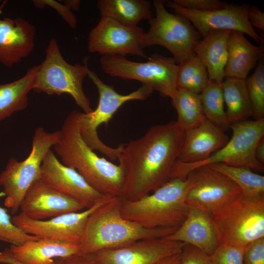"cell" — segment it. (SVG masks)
Wrapping results in <instances>:
<instances>
[{
  "label": "cell",
  "mask_w": 264,
  "mask_h": 264,
  "mask_svg": "<svg viewBox=\"0 0 264 264\" xmlns=\"http://www.w3.org/2000/svg\"><path fill=\"white\" fill-rule=\"evenodd\" d=\"M185 136V131L172 121L154 126L140 137L122 144L117 158L123 176L121 198L136 200L167 182Z\"/></svg>",
  "instance_id": "cell-1"
},
{
  "label": "cell",
  "mask_w": 264,
  "mask_h": 264,
  "mask_svg": "<svg viewBox=\"0 0 264 264\" xmlns=\"http://www.w3.org/2000/svg\"><path fill=\"white\" fill-rule=\"evenodd\" d=\"M82 113L72 111L65 119L54 150L64 165L75 170L96 191L121 198L122 170L119 165L98 156L83 140L80 132Z\"/></svg>",
  "instance_id": "cell-2"
},
{
  "label": "cell",
  "mask_w": 264,
  "mask_h": 264,
  "mask_svg": "<svg viewBox=\"0 0 264 264\" xmlns=\"http://www.w3.org/2000/svg\"><path fill=\"white\" fill-rule=\"evenodd\" d=\"M122 198L111 197L88 216L80 244V253L88 254L138 240L166 237L178 228H146L124 218Z\"/></svg>",
  "instance_id": "cell-3"
},
{
  "label": "cell",
  "mask_w": 264,
  "mask_h": 264,
  "mask_svg": "<svg viewBox=\"0 0 264 264\" xmlns=\"http://www.w3.org/2000/svg\"><path fill=\"white\" fill-rule=\"evenodd\" d=\"M192 182L189 173L169 179L152 194L134 200L122 198L121 214L146 228H178L189 212L185 197Z\"/></svg>",
  "instance_id": "cell-4"
},
{
  "label": "cell",
  "mask_w": 264,
  "mask_h": 264,
  "mask_svg": "<svg viewBox=\"0 0 264 264\" xmlns=\"http://www.w3.org/2000/svg\"><path fill=\"white\" fill-rule=\"evenodd\" d=\"M88 58L83 65L67 63L62 56L55 38L49 42L45 49V58L38 65L33 90L48 95H70L83 112L93 111L89 99L85 94L83 82L89 68Z\"/></svg>",
  "instance_id": "cell-5"
},
{
  "label": "cell",
  "mask_w": 264,
  "mask_h": 264,
  "mask_svg": "<svg viewBox=\"0 0 264 264\" xmlns=\"http://www.w3.org/2000/svg\"><path fill=\"white\" fill-rule=\"evenodd\" d=\"M230 128L233 131L232 136L223 147L201 162L186 163L177 159L172 168L170 179L185 177L198 167L217 163L263 172L264 164L256 158L255 150L264 137V118L243 120L231 124Z\"/></svg>",
  "instance_id": "cell-6"
},
{
  "label": "cell",
  "mask_w": 264,
  "mask_h": 264,
  "mask_svg": "<svg viewBox=\"0 0 264 264\" xmlns=\"http://www.w3.org/2000/svg\"><path fill=\"white\" fill-rule=\"evenodd\" d=\"M60 130L49 132L42 127L36 129L32 140L31 151L26 158L19 161L9 159L0 173V187L6 197L4 204L12 214L20 209L23 198L32 183L40 178L41 167L47 153L59 141Z\"/></svg>",
  "instance_id": "cell-7"
},
{
  "label": "cell",
  "mask_w": 264,
  "mask_h": 264,
  "mask_svg": "<svg viewBox=\"0 0 264 264\" xmlns=\"http://www.w3.org/2000/svg\"><path fill=\"white\" fill-rule=\"evenodd\" d=\"M220 244L246 248L264 238V198L242 195L211 215Z\"/></svg>",
  "instance_id": "cell-8"
},
{
  "label": "cell",
  "mask_w": 264,
  "mask_h": 264,
  "mask_svg": "<svg viewBox=\"0 0 264 264\" xmlns=\"http://www.w3.org/2000/svg\"><path fill=\"white\" fill-rule=\"evenodd\" d=\"M87 76L96 87L99 93V102L95 110L88 113L82 112L80 123V132L85 142L93 151L97 150L110 159H117L122 145L117 148L109 147L98 137L97 129L102 124H108L114 114L125 103L131 100H143L153 92L149 86L143 85L136 90L123 95L117 92L113 86L104 83L96 72L90 70Z\"/></svg>",
  "instance_id": "cell-9"
},
{
  "label": "cell",
  "mask_w": 264,
  "mask_h": 264,
  "mask_svg": "<svg viewBox=\"0 0 264 264\" xmlns=\"http://www.w3.org/2000/svg\"><path fill=\"white\" fill-rule=\"evenodd\" d=\"M147 59V62L139 63L123 56L105 55L100 58V65L111 77L140 81L161 96L171 98L177 89L178 65L173 58L157 53Z\"/></svg>",
  "instance_id": "cell-10"
},
{
  "label": "cell",
  "mask_w": 264,
  "mask_h": 264,
  "mask_svg": "<svg viewBox=\"0 0 264 264\" xmlns=\"http://www.w3.org/2000/svg\"><path fill=\"white\" fill-rule=\"evenodd\" d=\"M165 1H153L156 15L148 21L150 28L145 33L143 46L144 49L154 45L164 46L179 65L195 56L194 50L201 36L184 17L169 13L164 6Z\"/></svg>",
  "instance_id": "cell-11"
},
{
  "label": "cell",
  "mask_w": 264,
  "mask_h": 264,
  "mask_svg": "<svg viewBox=\"0 0 264 264\" xmlns=\"http://www.w3.org/2000/svg\"><path fill=\"white\" fill-rule=\"evenodd\" d=\"M190 173L192 182L185 197L189 208L211 216L242 194L235 182L209 165L198 167Z\"/></svg>",
  "instance_id": "cell-12"
},
{
  "label": "cell",
  "mask_w": 264,
  "mask_h": 264,
  "mask_svg": "<svg viewBox=\"0 0 264 264\" xmlns=\"http://www.w3.org/2000/svg\"><path fill=\"white\" fill-rule=\"evenodd\" d=\"M145 33L137 25L127 26L111 18L101 16L88 34V50L102 55L131 54L148 58L143 46Z\"/></svg>",
  "instance_id": "cell-13"
},
{
  "label": "cell",
  "mask_w": 264,
  "mask_h": 264,
  "mask_svg": "<svg viewBox=\"0 0 264 264\" xmlns=\"http://www.w3.org/2000/svg\"><path fill=\"white\" fill-rule=\"evenodd\" d=\"M112 196L81 211L63 214L45 220L30 219L23 213L14 215L12 222L25 233L39 239L80 244L86 221L90 214Z\"/></svg>",
  "instance_id": "cell-14"
},
{
  "label": "cell",
  "mask_w": 264,
  "mask_h": 264,
  "mask_svg": "<svg viewBox=\"0 0 264 264\" xmlns=\"http://www.w3.org/2000/svg\"><path fill=\"white\" fill-rule=\"evenodd\" d=\"M176 14L180 15L192 24L203 38L215 30L238 31L246 34L258 43L262 39L250 25L247 18L249 6L227 4L220 9L210 11H198L185 8L173 1L166 2Z\"/></svg>",
  "instance_id": "cell-15"
},
{
  "label": "cell",
  "mask_w": 264,
  "mask_h": 264,
  "mask_svg": "<svg viewBox=\"0 0 264 264\" xmlns=\"http://www.w3.org/2000/svg\"><path fill=\"white\" fill-rule=\"evenodd\" d=\"M185 243L165 237L143 239L86 254L93 264H157L181 252Z\"/></svg>",
  "instance_id": "cell-16"
},
{
  "label": "cell",
  "mask_w": 264,
  "mask_h": 264,
  "mask_svg": "<svg viewBox=\"0 0 264 264\" xmlns=\"http://www.w3.org/2000/svg\"><path fill=\"white\" fill-rule=\"evenodd\" d=\"M40 178L49 187L76 200L85 209L110 196L96 191L75 170L61 163L51 149L43 160Z\"/></svg>",
  "instance_id": "cell-17"
},
{
  "label": "cell",
  "mask_w": 264,
  "mask_h": 264,
  "mask_svg": "<svg viewBox=\"0 0 264 264\" xmlns=\"http://www.w3.org/2000/svg\"><path fill=\"white\" fill-rule=\"evenodd\" d=\"M20 209L30 219L45 220L85 208L76 200L49 187L39 178L27 190Z\"/></svg>",
  "instance_id": "cell-18"
},
{
  "label": "cell",
  "mask_w": 264,
  "mask_h": 264,
  "mask_svg": "<svg viewBox=\"0 0 264 264\" xmlns=\"http://www.w3.org/2000/svg\"><path fill=\"white\" fill-rule=\"evenodd\" d=\"M35 31L23 18H0V64L10 67L27 57L35 46Z\"/></svg>",
  "instance_id": "cell-19"
},
{
  "label": "cell",
  "mask_w": 264,
  "mask_h": 264,
  "mask_svg": "<svg viewBox=\"0 0 264 264\" xmlns=\"http://www.w3.org/2000/svg\"><path fill=\"white\" fill-rule=\"evenodd\" d=\"M80 253L79 244L40 239L21 245L11 244L0 252V263L13 261L22 264H56L55 259Z\"/></svg>",
  "instance_id": "cell-20"
},
{
  "label": "cell",
  "mask_w": 264,
  "mask_h": 264,
  "mask_svg": "<svg viewBox=\"0 0 264 264\" xmlns=\"http://www.w3.org/2000/svg\"><path fill=\"white\" fill-rule=\"evenodd\" d=\"M229 140L222 129L205 117L198 125L185 131L177 159L186 163L202 161L223 147Z\"/></svg>",
  "instance_id": "cell-21"
},
{
  "label": "cell",
  "mask_w": 264,
  "mask_h": 264,
  "mask_svg": "<svg viewBox=\"0 0 264 264\" xmlns=\"http://www.w3.org/2000/svg\"><path fill=\"white\" fill-rule=\"evenodd\" d=\"M165 238L190 244L209 255L220 244L211 216L195 208H189L183 223L173 233Z\"/></svg>",
  "instance_id": "cell-22"
},
{
  "label": "cell",
  "mask_w": 264,
  "mask_h": 264,
  "mask_svg": "<svg viewBox=\"0 0 264 264\" xmlns=\"http://www.w3.org/2000/svg\"><path fill=\"white\" fill-rule=\"evenodd\" d=\"M263 54V46L254 45L241 32L231 31L228 40L224 78L246 79L250 70L262 59Z\"/></svg>",
  "instance_id": "cell-23"
},
{
  "label": "cell",
  "mask_w": 264,
  "mask_h": 264,
  "mask_svg": "<svg viewBox=\"0 0 264 264\" xmlns=\"http://www.w3.org/2000/svg\"><path fill=\"white\" fill-rule=\"evenodd\" d=\"M230 30L210 31L196 45L194 52L206 67L209 80L222 83L228 56Z\"/></svg>",
  "instance_id": "cell-24"
},
{
  "label": "cell",
  "mask_w": 264,
  "mask_h": 264,
  "mask_svg": "<svg viewBox=\"0 0 264 264\" xmlns=\"http://www.w3.org/2000/svg\"><path fill=\"white\" fill-rule=\"evenodd\" d=\"M38 68V65L34 66L21 78L0 84V121L27 107V95L33 88Z\"/></svg>",
  "instance_id": "cell-25"
},
{
  "label": "cell",
  "mask_w": 264,
  "mask_h": 264,
  "mask_svg": "<svg viewBox=\"0 0 264 264\" xmlns=\"http://www.w3.org/2000/svg\"><path fill=\"white\" fill-rule=\"evenodd\" d=\"M97 6L101 16L127 26H136L141 20L153 17L150 3L145 0H99Z\"/></svg>",
  "instance_id": "cell-26"
},
{
  "label": "cell",
  "mask_w": 264,
  "mask_h": 264,
  "mask_svg": "<svg viewBox=\"0 0 264 264\" xmlns=\"http://www.w3.org/2000/svg\"><path fill=\"white\" fill-rule=\"evenodd\" d=\"M222 89L227 120L230 124L246 120L253 115L245 79L226 78Z\"/></svg>",
  "instance_id": "cell-27"
},
{
  "label": "cell",
  "mask_w": 264,
  "mask_h": 264,
  "mask_svg": "<svg viewBox=\"0 0 264 264\" xmlns=\"http://www.w3.org/2000/svg\"><path fill=\"white\" fill-rule=\"evenodd\" d=\"M224 175L241 188L244 198L258 199L264 198V176L244 166H233L217 163L207 165Z\"/></svg>",
  "instance_id": "cell-28"
},
{
  "label": "cell",
  "mask_w": 264,
  "mask_h": 264,
  "mask_svg": "<svg viewBox=\"0 0 264 264\" xmlns=\"http://www.w3.org/2000/svg\"><path fill=\"white\" fill-rule=\"evenodd\" d=\"M171 99L178 115L176 122L184 131L196 126L205 117L200 94L177 88Z\"/></svg>",
  "instance_id": "cell-29"
},
{
  "label": "cell",
  "mask_w": 264,
  "mask_h": 264,
  "mask_svg": "<svg viewBox=\"0 0 264 264\" xmlns=\"http://www.w3.org/2000/svg\"><path fill=\"white\" fill-rule=\"evenodd\" d=\"M221 84L209 80L199 94L205 117L223 131L230 128V124L224 110Z\"/></svg>",
  "instance_id": "cell-30"
},
{
  "label": "cell",
  "mask_w": 264,
  "mask_h": 264,
  "mask_svg": "<svg viewBox=\"0 0 264 264\" xmlns=\"http://www.w3.org/2000/svg\"><path fill=\"white\" fill-rule=\"evenodd\" d=\"M208 80L206 66L196 55L178 65L176 78L177 88L199 94Z\"/></svg>",
  "instance_id": "cell-31"
},
{
  "label": "cell",
  "mask_w": 264,
  "mask_h": 264,
  "mask_svg": "<svg viewBox=\"0 0 264 264\" xmlns=\"http://www.w3.org/2000/svg\"><path fill=\"white\" fill-rule=\"evenodd\" d=\"M255 120L264 118V65L262 59L254 72L245 79Z\"/></svg>",
  "instance_id": "cell-32"
},
{
  "label": "cell",
  "mask_w": 264,
  "mask_h": 264,
  "mask_svg": "<svg viewBox=\"0 0 264 264\" xmlns=\"http://www.w3.org/2000/svg\"><path fill=\"white\" fill-rule=\"evenodd\" d=\"M40 239L25 233L11 220L7 210L0 206V240L11 244L21 245L30 241Z\"/></svg>",
  "instance_id": "cell-33"
},
{
  "label": "cell",
  "mask_w": 264,
  "mask_h": 264,
  "mask_svg": "<svg viewBox=\"0 0 264 264\" xmlns=\"http://www.w3.org/2000/svg\"><path fill=\"white\" fill-rule=\"evenodd\" d=\"M245 248L219 244L210 258L214 264H243Z\"/></svg>",
  "instance_id": "cell-34"
},
{
  "label": "cell",
  "mask_w": 264,
  "mask_h": 264,
  "mask_svg": "<svg viewBox=\"0 0 264 264\" xmlns=\"http://www.w3.org/2000/svg\"><path fill=\"white\" fill-rule=\"evenodd\" d=\"M180 255L181 264H214L210 255L189 244L185 243Z\"/></svg>",
  "instance_id": "cell-35"
},
{
  "label": "cell",
  "mask_w": 264,
  "mask_h": 264,
  "mask_svg": "<svg viewBox=\"0 0 264 264\" xmlns=\"http://www.w3.org/2000/svg\"><path fill=\"white\" fill-rule=\"evenodd\" d=\"M33 3L38 8L49 6L54 9L72 29L77 25V19L72 11L66 6L54 0H34Z\"/></svg>",
  "instance_id": "cell-36"
},
{
  "label": "cell",
  "mask_w": 264,
  "mask_h": 264,
  "mask_svg": "<svg viewBox=\"0 0 264 264\" xmlns=\"http://www.w3.org/2000/svg\"><path fill=\"white\" fill-rule=\"evenodd\" d=\"M177 4L188 9L210 11L221 9L227 4L218 0H174Z\"/></svg>",
  "instance_id": "cell-37"
},
{
  "label": "cell",
  "mask_w": 264,
  "mask_h": 264,
  "mask_svg": "<svg viewBox=\"0 0 264 264\" xmlns=\"http://www.w3.org/2000/svg\"><path fill=\"white\" fill-rule=\"evenodd\" d=\"M243 264H264V238L255 241L245 248Z\"/></svg>",
  "instance_id": "cell-38"
},
{
  "label": "cell",
  "mask_w": 264,
  "mask_h": 264,
  "mask_svg": "<svg viewBox=\"0 0 264 264\" xmlns=\"http://www.w3.org/2000/svg\"><path fill=\"white\" fill-rule=\"evenodd\" d=\"M247 18L251 26L264 30V13L255 6H249Z\"/></svg>",
  "instance_id": "cell-39"
},
{
  "label": "cell",
  "mask_w": 264,
  "mask_h": 264,
  "mask_svg": "<svg viewBox=\"0 0 264 264\" xmlns=\"http://www.w3.org/2000/svg\"><path fill=\"white\" fill-rule=\"evenodd\" d=\"M56 264H93L86 254H77L55 259Z\"/></svg>",
  "instance_id": "cell-40"
},
{
  "label": "cell",
  "mask_w": 264,
  "mask_h": 264,
  "mask_svg": "<svg viewBox=\"0 0 264 264\" xmlns=\"http://www.w3.org/2000/svg\"><path fill=\"white\" fill-rule=\"evenodd\" d=\"M255 155L257 159L262 164H264V138H262L257 144Z\"/></svg>",
  "instance_id": "cell-41"
},
{
  "label": "cell",
  "mask_w": 264,
  "mask_h": 264,
  "mask_svg": "<svg viewBox=\"0 0 264 264\" xmlns=\"http://www.w3.org/2000/svg\"><path fill=\"white\" fill-rule=\"evenodd\" d=\"M180 253L168 256L157 264H181Z\"/></svg>",
  "instance_id": "cell-42"
},
{
  "label": "cell",
  "mask_w": 264,
  "mask_h": 264,
  "mask_svg": "<svg viewBox=\"0 0 264 264\" xmlns=\"http://www.w3.org/2000/svg\"><path fill=\"white\" fill-rule=\"evenodd\" d=\"M64 4L71 11H77L80 7L81 1L79 0H63Z\"/></svg>",
  "instance_id": "cell-43"
},
{
  "label": "cell",
  "mask_w": 264,
  "mask_h": 264,
  "mask_svg": "<svg viewBox=\"0 0 264 264\" xmlns=\"http://www.w3.org/2000/svg\"><path fill=\"white\" fill-rule=\"evenodd\" d=\"M11 264H22L15 262V261H12L11 263Z\"/></svg>",
  "instance_id": "cell-44"
},
{
  "label": "cell",
  "mask_w": 264,
  "mask_h": 264,
  "mask_svg": "<svg viewBox=\"0 0 264 264\" xmlns=\"http://www.w3.org/2000/svg\"></svg>",
  "instance_id": "cell-45"
}]
</instances>
